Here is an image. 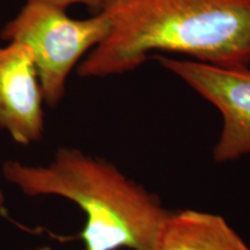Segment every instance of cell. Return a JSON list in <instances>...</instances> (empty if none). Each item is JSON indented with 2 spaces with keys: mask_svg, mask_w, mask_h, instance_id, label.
Segmentation results:
<instances>
[{
  "mask_svg": "<svg viewBox=\"0 0 250 250\" xmlns=\"http://www.w3.org/2000/svg\"><path fill=\"white\" fill-rule=\"evenodd\" d=\"M104 12L110 31L79 65L80 77L133 71L154 51L250 66V0H117Z\"/></svg>",
  "mask_w": 250,
  "mask_h": 250,
  "instance_id": "cell-1",
  "label": "cell"
},
{
  "mask_svg": "<svg viewBox=\"0 0 250 250\" xmlns=\"http://www.w3.org/2000/svg\"><path fill=\"white\" fill-rule=\"evenodd\" d=\"M5 180L28 197L59 196L86 214L81 230L85 250H154L170 211L116 166L80 149L61 147L48 165L17 160L2 165Z\"/></svg>",
  "mask_w": 250,
  "mask_h": 250,
  "instance_id": "cell-2",
  "label": "cell"
},
{
  "mask_svg": "<svg viewBox=\"0 0 250 250\" xmlns=\"http://www.w3.org/2000/svg\"><path fill=\"white\" fill-rule=\"evenodd\" d=\"M43 90L28 46H0V129L21 145L41 139L44 131Z\"/></svg>",
  "mask_w": 250,
  "mask_h": 250,
  "instance_id": "cell-5",
  "label": "cell"
},
{
  "mask_svg": "<svg viewBox=\"0 0 250 250\" xmlns=\"http://www.w3.org/2000/svg\"><path fill=\"white\" fill-rule=\"evenodd\" d=\"M33 1H40L43 2V4L56 6V7L62 9H66L68 6L76 4L86 5L87 7L96 11V13H100V12H103L104 9H107L114 2H116L117 0H33Z\"/></svg>",
  "mask_w": 250,
  "mask_h": 250,
  "instance_id": "cell-7",
  "label": "cell"
},
{
  "mask_svg": "<svg viewBox=\"0 0 250 250\" xmlns=\"http://www.w3.org/2000/svg\"><path fill=\"white\" fill-rule=\"evenodd\" d=\"M33 250H52L50 247H39V248H35Z\"/></svg>",
  "mask_w": 250,
  "mask_h": 250,
  "instance_id": "cell-8",
  "label": "cell"
},
{
  "mask_svg": "<svg viewBox=\"0 0 250 250\" xmlns=\"http://www.w3.org/2000/svg\"><path fill=\"white\" fill-rule=\"evenodd\" d=\"M154 250H250L221 215L184 210L170 212Z\"/></svg>",
  "mask_w": 250,
  "mask_h": 250,
  "instance_id": "cell-6",
  "label": "cell"
},
{
  "mask_svg": "<svg viewBox=\"0 0 250 250\" xmlns=\"http://www.w3.org/2000/svg\"><path fill=\"white\" fill-rule=\"evenodd\" d=\"M155 58L220 111L223 129L213 149L214 160L228 162L250 154V66Z\"/></svg>",
  "mask_w": 250,
  "mask_h": 250,
  "instance_id": "cell-4",
  "label": "cell"
},
{
  "mask_svg": "<svg viewBox=\"0 0 250 250\" xmlns=\"http://www.w3.org/2000/svg\"><path fill=\"white\" fill-rule=\"evenodd\" d=\"M110 27V18L104 11L77 20L68 17L66 9L27 0L0 36L30 49L44 102L56 107L65 95L71 71L86 52L105 39Z\"/></svg>",
  "mask_w": 250,
  "mask_h": 250,
  "instance_id": "cell-3",
  "label": "cell"
}]
</instances>
